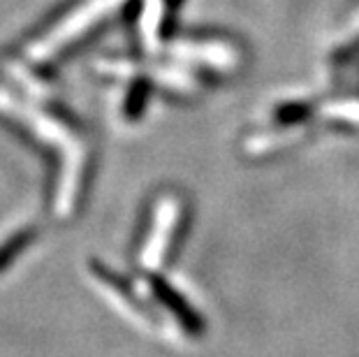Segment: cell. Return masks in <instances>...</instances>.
I'll list each match as a JSON object with an SVG mask.
<instances>
[{
    "instance_id": "obj_1",
    "label": "cell",
    "mask_w": 359,
    "mask_h": 357,
    "mask_svg": "<svg viewBox=\"0 0 359 357\" xmlns=\"http://www.w3.org/2000/svg\"><path fill=\"white\" fill-rule=\"evenodd\" d=\"M154 290H156V295H158V299L163 302L165 307L170 309L172 314L179 318V323L188 330V334H200V332H202V321H200V316H197L195 311L188 307L186 299H183L179 292H174L172 288L167 285L165 281H160V278L154 281Z\"/></svg>"
},
{
    "instance_id": "obj_2",
    "label": "cell",
    "mask_w": 359,
    "mask_h": 357,
    "mask_svg": "<svg viewBox=\"0 0 359 357\" xmlns=\"http://www.w3.org/2000/svg\"><path fill=\"white\" fill-rule=\"evenodd\" d=\"M35 237H37L35 227H24V230L14 232L10 239H5L3 244H0V274L17 260L19 253H24V250L33 244Z\"/></svg>"
}]
</instances>
